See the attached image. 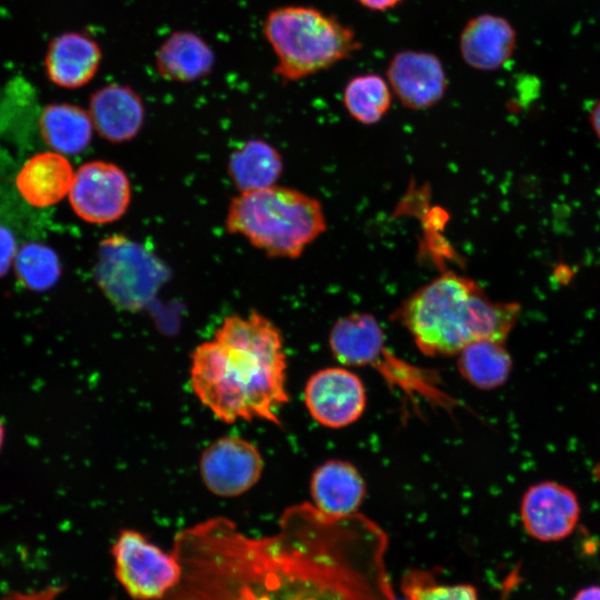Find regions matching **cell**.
Wrapping results in <instances>:
<instances>
[{"label":"cell","mask_w":600,"mask_h":600,"mask_svg":"<svg viewBox=\"0 0 600 600\" xmlns=\"http://www.w3.org/2000/svg\"><path fill=\"white\" fill-rule=\"evenodd\" d=\"M276 533L251 538L224 517L178 532L182 574L160 600H393L387 536L369 518L329 516L303 502Z\"/></svg>","instance_id":"1"},{"label":"cell","mask_w":600,"mask_h":600,"mask_svg":"<svg viewBox=\"0 0 600 600\" xmlns=\"http://www.w3.org/2000/svg\"><path fill=\"white\" fill-rule=\"evenodd\" d=\"M517 33L503 17L483 13L471 18L460 32L463 61L479 71H494L512 56Z\"/></svg>","instance_id":"16"},{"label":"cell","mask_w":600,"mask_h":600,"mask_svg":"<svg viewBox=\"0 0 600 600\" xmlns=\"http://www.w3.org/2000/svg\"><path fill=\"white\" fill-rule=\"evenodd\" d=\"M359 3L371 11H387L397 7L403 0H358Z\"/></svg>","instance_id":"27"},{"label":"cell","mask_w":600,"mask_h":600,"mask_svg":"<svg viewBox=\"0 0 600 600\" xmlns=\"http://www.w3.org/2000/svg\"><path fill=\"white\" fill-rule=\"evenodd\" d=\"M168 278L164 263L143 246L112 236L99 246L94 279L118 308L136 311L146 307Z\"/></svg>","instance_id":"7"},{"label":"cell","mask_w":600,"mask_h":600,"mask_svg":"<svg viewBox=\"0 0 600 600\" xmlns=\"http://www.w3.org/2000/svg\"><path fill=\"white\" fill-rule=\"evenodd\" d=\"M3 442H4V427H3L2 421L0 420V452L3 447Z\"/></svg>","instance_id":"30"},{"label":"cell","mask_w":600,"mask_h":600,"mask_svg":"<svg viewBox=\"0 0 600 600\" xmlns=\"http://www.w3.org/2000/svg\"><path fill=\"white\" fill-rule=\"evenodd\" d=\"M101 60L102 51L94 39L79 31H67L48 43L44 72L57 87L79 89L94 78Z\"/></svg>","instance_id":"14"},{"label":"cell","mask_w":600,"mask_h":600,"mask_svg":"<svg viewBox=\"0 0 600 600\" xmlns=\"http://www.w3.org/2000/svg\"><path fill=\"white\" fill-rule=\"evenodd\" d=\"M17 243L12 232L0 226V278L8 273L17 254Z\"/></svg>","instance_id":"26"},{"label":"cell","mask_w":600,"mask_h":600,"mask_svg":"<svg viewBox=\"0 0 600 600\" xmlns=\"http://www.w3.org/2000/svg\"><path fill=\"white\" fill-rule=\"evenodd\" d=\"M131 199L130 181L114 163L90 161L74 173L69 201L83 221L107 224L120 219Z\"/></svg>","instance_id":"9"},{"label":"cell","mask_w":600,"mask_h":600,"mask_svg":"<svg viewBox=\"0 0 600 600\" xmlns=\"http://www.w3.org/2000/svg\"><path fill=\"white\" fill-rule=\"evenodd\" d=\"M93 128L107 141L121 143L133 139L144 121V104L130 87L110 83L96 90L89 100Z\"/></svg>","instance_id":"15"},{"label":"cell","mask_w":600,"mask_h":600,"mask_svg":"<svg viewBox=\"0 0 600 600\" xmlns=\"http://www.w3.org/2000/svg\"><path fill=\"white\" fill-rule=\"evenodd\" d=\"M203 483L216 496L230 498L250 490L260 479L263 460L258 448L237 437H221L200 458Z\"/></svg>","instance_id":"10"},{"label":"cell","mask_w":600,"mask_h":600,"mask_svg":"<svg viewBox=\"0 0 600 600\" xmlns=\"http://www.w3.org/2000/svg\"><path fill=\"white\" fill-rule=\"evenodd\" d=\"M282 168V158L273 146L252 139L232 152L228 173L241 193L274 186Z\"/></svg>","instance_id":"21"},{"label":"cell","mask_w":600,"mask_h":600,"mask_svg":"<svg viewBox=\"0 0 600 600\" xmlns=\"http://www.w3.org/2000/svg\"><path fill=\"white\" fill-rule=\"evenodd\" d=\"M43 141L56 152L76 154L91 141L93 124L90 114L80 106L57 102L46 106L39 118Z\"/></svg>","instance_id":"20"},{"label":"cell","mask_w":600,"mask_h":600,"mask_svg":"<svg viewBox=\"0 0 600 600\" xmlns=\"http://www.w3.org/2000/svg\"><path fill=\"white\" fill-rule=\"evenodd\" d=\"M263 36L277 63L274 73L297 81L324 71L361 48L352 28L309 6H281L268 12Z\"/></svg>","instance_id":"5"},{"label":"cell","mask_w":600,"mask_h":600,"mask_svg":"<svg viewBox=\"0 0 600 600\" xmlns=\"http://www.w3.org/2000/svg\"><path fill=\"white\" fill-rule=\"evenodd\" d=\"M111 553L118 581L136 600H160L180 581L182 568L174 553L163 551L139 531L122 530Z\"/></svg>","instance_id":"8"},{"label":"cell","mask_w":600,"mask_h":600,"mask_svg":"<svg viewBox=\"0 0 600 600\" xmlns=\"http://www.w3.org/2000/svg\"><path fill=\"white\" fill-rule=\"evenodd\" d=\"M304 403L321 426L338 429L356 422L367 402L361 379L342 367L317 371L304 387Z\"/></svg>","instance_id":"11"},{"label":"cell","mask_w":600,"mask_h":600,"mask_svg":"<svg viewBox=\"0 0 600 600\" xmlns=\"http://www.w3.org/2000/svg\"><path fill=\"white\" fill-rule=\"evenodd\" d=\"M154 64L166 80L192 82L212 70L214 52L199 34L179 30L171 33L157 49Z\"/></svg>","instance_id":"19"},{"label":"cell","mask_w":600,"mask_h":600,"mask_svg":"<svg viewBox=\"0 0 600 600\" xmlns=\"http://www.w3.org/2000/svg\"><path fill=\"white\" fill-rule=\"evenodd\" d=\"M280 330L264 316L227 317L213 339L191 356L194 394L219 420H264L280 426L278 411L289 400Z\"/></svg>","instance_id":"2"},{"label":"cell","mask_w":600,"mask_h":600,"mask_svg":"<svg viewBox=\"0 0 600 600\" xmlns=\"http://www.w3.org/2000/svg\"><path fill=\"white\" fill-rule=\"evenodd\" d=\"M392 101L391 88L377 73H362L351 78L342 94L348 113L362 124L379 122L389 111Z\"/></svg>","instance_id":"23"},{"label":"cell","mask_w":600,"mask_h":600,"mask_svg":"<svg viewBox=\"0 0 600 600\" xmlns=\"http://www.w3.org/2000/svg\"><path fill=\"white\" fill-rule=\"evenodd\" d=\"M409 600H479L477 590L470 584H439L426 571L408 572L401 584Z\"/></svg>","instance_id":"25"},{"label":"cell","mask_w":600,"mask_h":600,"mask_svg":"<svg viewBox=\"0 0 600 600\" xmlns=\"http://www.w3.org/2000/svg\"><path fill=\"white\" fill-rule=\"evenodd\" d=\"M312 504L329 516L357 513L366 496V483L350 462L330 460L319 466L310 481Z\"/></svg>","instance_id":"17"},{"label":"cell","mask_w":600,"mask_h":600,"mask_svg":"<svg viewBox=\"0 0 600 600\" xmlns=\"http://www.w3.org/2000/svg\"><path fill=\"white\" fill-rule=\"evenodd\" d=\"M520 312L518 302L493 301L472 279L448 271L408 297L394 318L423 354L442 357L479 340L506 341Z\"/></svg>","instance_id":"3"},{"label":"cell","mask_w":600,"mask_h":600,"mask_svg":"<svg viewBox=\"0 0 600 600\" xmlns=\"http://www.w3.org/2000/svg\"><path fill=\"white\" fill-rule=\"evenodd\" d=\"M572 600H600V586H589L579 590Z\"/></svg>","instance_id":"28"},{"label":"cell","mask_w":600,"mask_h":600,"mask_svg":"<svg viewBox=\"0 0 600 600\" xmlns=\"http://www.w3.org/2000/svg\"><path fill=\"white\" fill-rule=\"evenodd\" d=\"M329 346L342 364L374 370L403 396L421 398L444 409L457 404L442 388L437 372L407 362L388 348L382 328L369 313L354 312L337 320L329 334Z\"/></svg>","instance_id":"6"},{"label":"cell","mask_w":600,"mask_h":600,"mask_svg":"<svg viewBox=\"0 0 600 600\" xmlns=\"http://www.w3.org/2000/svg\"><path fill=\"white\" fill-rule=\"evenodd\" d=\"M393 600H401V599L394 598ZM404 600H409V599L406 598Z\"/></svg>","instance_id":"31"},{"label":"cell","mask_w":600,"mask_h":600,"mask_svg":"<svg viewBox=\"0 0 600 600\" xmlns=\"http://www.w3.org/2000/svg\"><path fill=\"white\" fill-rule=\"evenodd\" d=\"M457 357L460 374L481 390L501 387L512 370V358L504 341L479 340L463 348Z\"/></svg>","instance_id":"22"},{"label":"cell","mask_w":600,"mask_h":600,"mask_svg":"<svg viewBox=\"0 0 600 600\" xmlns=\"http://www.w3.org/2000/svg\"><path fill=\"white\" fill-rule=\"evenodd\" d=\"M73 177L70 162L61 153L42 152L22 166L16 186L28 203L42 208L56 204L69 194Z\"/></svg>","instance_id":"18"},{"label":"cell","mask_w":600,"mask_h":600,"mask_svg":"<svg viewBox=\"0 0 600 600\" xmlns=\"http://www.w3.org/2000/svg\"><path fill=\"white\" fill-rule=\"evenodd\" d=\"M13 267L19 281L33 291L51 288L61 274V264L57 253L37 242L26 243L17 251Z\"/></svg>","instance_id":"24"},{"label":"cell","mask_w":600,"mask_h":600,"mask_svg":"<svg viewBox=\"0 0 600 600\" xmlns=\"http://www.w3.org/2000/svg\"><path fill=\"white\" fill-rule=\"evenodd\" d=\"M580 518L576 493L564 484L540 481L530 486L520 502V519L527 533L542 542L569 537Z\"/></svg>","instance_id":"12"},{"label":"cell","mask_w":600,"mask_h":600,"mask_svg":"<svg viewBox=\"0 0 600 600\" xmlns=\"http://www.w3.org/2000/svg\"><path fill=\"white\" fill-rule=\"evenodd\" d=\"M592 129L600 140V100L593 106L590 113Z\"/></svg>","instance_id":"29"},{"label":"cell","mask_w":600,"mask_h":600,"mask_svg":"<svg viewBox=\"0 0 600 600\" xmlns=\"http://www.w3.org/2000/svg\"><path fill=\"white\" fill-rule=\"evenodd\" d=\"M226 228L269 257L298 258L327 229L321 203L292 188L241 192L228 208Z\"/></svg>","instance_id":"4"},{"label":"cell","mask_w":600,"mask_h":600,"mask_svg":"<svg viewBox=\"0 0 600 600\" xmlns=\"http://www.w3.org/2000/svg\"><path fill=\"white\" fill-rule=\"evenodd\" d=\"M386 76L392 93L403 107L412 110L433 107L448 88L441 60L427 51L397 52L388 63Z\"/></svg>","instance_id":"13"}]
</instances>
